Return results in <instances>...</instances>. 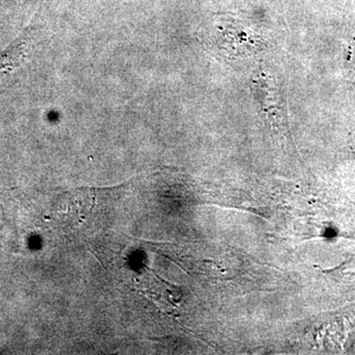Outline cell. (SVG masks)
Instances as JSON below:
<instances>
[{"label":"cell","mask_w":355,"mask_h":355,"mask_svg":"<svg viewBox=\"0 0 355 355\" xmlns=\"http://www.w3.org/2000/svg\"><path fill=\"white\" fill-rule=\"evenodd\" d=\"M251 91L270 128L286 135L288 132L286 98L277 77L266 71L258 72L252 78Z\"/></svg>","instance_id":"cell-1"},{"label":"cell","mask_w":355,"mask_h":355,"mask_svg":"<svg viewBox=\"0 0 355 355\" xmlns=\"http://www.w3.org/2000/svg\"><path fill=\"white\" fill-rule=\"evenodd\" d=\"M217 40L221 50L230 58L249 57L265 46L258 33L245 27L238 21H222Z\"/></svg>","instance_id":"cell-2"},{"label":"cell","mask_w":355,"mask_h":355,"mask_svg":"<svg viewBox=\"0 0 355 355\" xmlns=\"http://www.w3.org/2000/svg\"><path fill=\"white\" fill-rule=\"evenodd\" d=\"M36 35V25L30 24L17 39L0 53V81L23 64L29 55Z\"/></svg>","instance_id":"cell-3"}]
</instances>
